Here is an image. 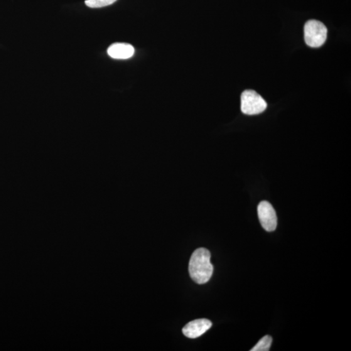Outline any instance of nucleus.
<instances>
[{"label":"nucleus","mask_w":351,"mask_h":351,"mask_svg":"<svg viewBox=\"0 0 351 351\" xmlns=\"http://www.w3.org/2000/svg\"><path fill=\"white\" fill-rule=\"evenodd\" d=\"M327 28L325 24L316 20L307 22L304 26V39L306 45L319 48L324 45L327 38Z\"/></svg>","instance_id":"obj_2"},{"label":"nucleus","mask_w":351,"mask_h":351,"mask_svg":"<svg viewBox=\"0 0 351 351\" xmlns=\"http://www.w3.org/2000/svg\"><path fill=\"white\" fill-rule=\"evenodd\" d=\"M116 1L117 0H85V4L90 8H100L110 6Z\"/></svg>","instance_id":"obj_8"},{"label":"nucleus","mask_w":351,"mask_h":351,"mask_svg":"<svg viewBox=\"0 0 351 351\" xmlns=\"http://www.w3.org/2000/svg\"><path fill=\"white\" fill-rule=\"evenodd\" d=\"M272 339L271 336L267 335L263 337L252 348L251 351H268L271 348Z\"/></svg>","instance_id":"obj_7"},{"label":"nucleus","mask_w":351,"mask_h":351,"mask_svg":"<svg viewBox=\"0 0 351 351\" xmlns=\"http://www.w3.org/2000/svg\"><path fill=\"white\" fill-rule=\"evenodd\" d=\"M257 215L262 227L267 232H272L277 227L275 210L267 201H262L257 206Z\"/></svg>","instance_id":"obj_4"},{"label":"nucleus","mask_w":351,"mask_h":351,"mask_svg":"<svg viewBox=\"0 0 351 351\" xmlns=\"http://www.w3.org/2000/svg\"><path fill=\"white\" fill-rule=\"evenodd\" d=\"M210 259V252L205 248L195 250L191 255L189 272L191 278L196 283L204 284L210 281L213 272V266Z\"/></svg>","instance_id":"obj_1"},{"label":"nucleus","mask_w":351,"mask_h":351,"mask_svg":"<svg viewBox=\"0 0 351 351\" xmlns=\"http://www.w3.org/2000/svg\"><path fill=\"white\" fill-rule=\"evenodd\" d=\"M267 107L266 100L254 90H247L241 97V109L245 115L262 114Z\"/></svg>","instance_id":"obj_3"},{"label":"nucleus","mask_w":351,"mask_h":351,"mask_svg":"<svg viewBox=\"0 0 351 351\" xmlns=\"http://www.w3.org/2000/svg\"><path fill=\"white\" fill-rule=\"evenodd\" d=\"M134 53L133 46L126 43L113 44L107 50L108 55L116 60H127L132 58Z\"/></svg>","instance_id":"obj_6"},{"label":"nucleus","mask_w":351,"mask_h":351,"mask_svg":"<svg viewBox=\"0 0 351 351\" xmlns=\"http://www.w3.org/2000/svg\"><path fill=\"white\" fill-rule=\"evenodd\" d=\"M212 323L207 319H199L191 321L182 329L184 335L189 338H197L212 327Z\"/></svg>","instance_id":"obj_5"}]
</instances>
